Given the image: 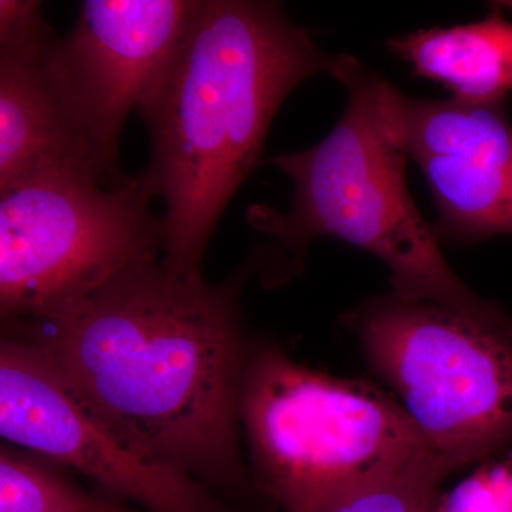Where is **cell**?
Segmentation results:
<instances>
[{"mask_svg":"<svg viewBox=\"0 0 512 512\" xmlns=\"http://www.w3.org/2000/svg\"><path fill=\"white\" fill-rule=\"evenodd\" d=\"M251 266L208 284L160 261L121 272L52 319L6 325L39 346L70 392L141 456L183 471L234 512H272L241 448Z\"/></svg>","mask_w":512,"mask_h":512,"instance_id":"6da1fadb","label":"cell"},{"mask_svg":"<svg viewBox=\"0 0 512 512\" xmlns=\"http://www.w3.org/2000/svg\"><path fill=\"white\" fill-rule=\"evenodd\" d=\"M335 63L281 3L198 0L170 69L138 109L151 140L141 177L164 202L168 271L204 278L212 234L262 163L276 113L299 84L332 77Z\"/></svg>","mask_w":512,"mask_h":512,"instance_id":"7a4b0ae2","label":"cell"},{"mask_svg":"<svg viewBox=\"0 0 512 512\" xmlns=\"http://www.w3.org/2000/svg\"><path fill=\"white\" fill-rule=\"evenodd\" d=\"M332 77L345 86L348 104L320 143L272 157L293 184L291 207L248 208L252 228L274 239L293 274L319 238H336L380 259L394 295L437 303L477 319L507 312L471 291L448 264L433 224L407 184L406 151L387 107V82L356 57L336 55Z\"/></svg>","mask_w":512,"mask_h":512,"instance_id":"3957f363","label":"cell"},{"mask_svg":"<svg viewBox=\"0 0 512 512\" xmlns=\"http://www.w3.org/2000/svg\"><path fill=\"white\" fill-rule=\"evenodd\" d=\"M256 491L272 510L323 512L431 450L400 403L252 342L239 396Z\"/></svg>","mask_w":512,"mask_h":512,"instance_id":"277c9868","label":"cell"},{"mask_svg":"<svg viewBox=\"0 0 512 512\" xmlns=\"http://www.w3.org/2000/svg\"><path fill=\"white\" fill-rule=\"evenodd\" d=\"M367 365L456 470L512 447V316L477 319L393 292L342 316Z\"/></svg>","mask_w":512,"mask_h":512,"instance_id":"5b68a950","label":"cell"},{"mask_svg":"<svg viewBox=\"0 0 512 512\" xmlns=\"http://www.w3.org/2000/svg\"><path fill=\"white\" fill-rule=\"evenodd\" d=\"M153 200L141 175L110 185L74 170L0 190L3 322L55 318L121 272L163 259V217Z\"/></svg>","mask_w":512,"mask_h":512,"instance_id":"8992f818","label":"cell"},{"mask_svg":"<svg viewBox=\"0 0 512 512\" xmlns=\"http://www.w3.org/2000/svg\"><path fill=\"white\" fill-rule=\"evenodd\" d=\"M0 434L144 511L234 512L200 481L113 436L70 392L46 353L12 335L0 345Z\"/></svg>","mask_w":512,"mask_h":512,"instance_id":"52a82bcc","label":"cell"},{"mask_svg":"<svg viewBox=\"0 0 512 512\" xmlns=\"http://www.w3.org/2000/svg\"><path fill=\"white\" fill-rule=\"evenodd\" d=\"M387 107L436 207L441 244L512 235V123L507 103L410 97L390 83Z\"/></svg>","mask_w":512,"mask_h":512,"instance_id":"ba28073f","label":"cell"},{"mask_svg":"<svg viewBox=\"0 0 512 512\" xmlns=\"http://www.w3.org/2000/svg\"><path fill=\"white\" fill-rule=\"evenodd\" d=\"M198 0H86L53 59L104 163L124 177L120 140L177 56Z\"/></svg>","mask_w":512,"mask_h":512,"instance_id":"9c48e42d","label":"cell"},{"mask_svg":"<svg viewBox=\"0 0 512 512\" xmlns=\"http://www.w3.org/2000/svg\"><path fill=\"white\" fill-rule=\"evenodd\" d=\"M56 39L0 50V190L56 170L110 185L130 178L110 170L84 126L53 59Z\"/></svg>","mask_w":512,"mask_h":512,"instance_id":"30bf717a","label":"cell"},{"mask_svg":"<svg viewBox=\"0 0 512 512\" xmlns=\"http://www.w3.org/2000/svg\"><path fill=\"white\" fill-rule=\"evenodd\" d=\"M386 47L416 76L443 84L464 103H501L512 92V22L495 3L478 22L417 29Z\"/></svg>","mask_w":512,"mask_h":512,"instance_id":"8fae6325","label":"cell"},{"mask_svg":"<svg viewBox=\"0 0 512 512\" xmlns=\"http://www.w3.org/2000/svg\"><path fill=\"white\" fill-rule=\"evenodd\" d=\"M40 454L2 446L0 512H147L89 491Z\"/></svg>","mask_w":512,"mask_h":512,"instance_id":"7c38bea8","label":"cell"},{"mask_svg":"<svg viewBox=\"0 0 512 512\" xmlns=\"http://www.w3.org/2000/svg\"><path fill=\"white\" fill-rule=\"evenodd\" d=\"M456 471L446 458L430 451L323 512H436L444 481Z\"/></svg>","mask_w":512,"mask_h":512,"instance_id":"4fadbf2b","label":"cell"},{"mask_svg":"<svg viewBox=\"0 0 512 512\" xmlns=\"http://www.w3.org/2000/svg\"><path fill=\"white\" fill-rule=\"evenodd\" d=\"M436 512H512V447L477 464L451 490L441 491Z\"/></svg>","mask_w":512,"mask_h":512,"instance_id":"5bb4252c","label":"cell"},{"mask_svg":"<svg viewBox=\"0 0 512 512\" xmlns=\"http://www.w3.org/2000/svg\"><path fill=\"white\" fill-rule=\"evenodd\" d=\"M56 37L36 0H0V50L26 49Z\"/></svg>","mask_w":512,"mask_h":512,"instance_id":"9a60e30c","label":"cell"},{"mask_svg":"<svg viewBox=\"0 0 512 512\" xmlns=\"http://www.w3.org/2000/svg\"><path fill=\"white\" fill-rule=\"evenodd\" d=\"M495 5L500 6V8H507L512 10V0H507V2H494Z\"/></svg>","mask_w":512,"mask_h":512,"instance_id":"2e32d148","label":"cell"}]
</instances>
